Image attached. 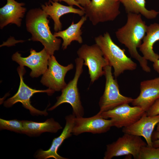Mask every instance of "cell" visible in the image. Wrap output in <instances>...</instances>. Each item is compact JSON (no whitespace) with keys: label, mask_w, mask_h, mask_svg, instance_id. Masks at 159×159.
<instances>
[{"label":"cell","mask_w":159,"mask_h":159,"mask_svg":"<svg viewBox=\"0 0 159 159\" xmlns=\"http://www.w3.org/2000/svg\"><path fill=\"white\" fill-rule=\"evenodd\" d=\"M153 141V147L154 148L159 147V131L153 132L152 137Z\"/></svg>","instance_id":"cell-26"},{"label":"cell","mask_w":159,"mask_h":159,"mask_svg":"<svg viewBox=\"0 0 159 159\" xmlns=\"http://www.w3.org/2000/svg\"><path fill=\"white\" fill-rule=\"evenodd\" d=\"M146 112L148 116H153L159 115V98L155 101Z\"/></svg>","instance_id":"cell-25"},{"label":"cell","mask_w":159,"mask_h":159,"mask_svg":"<svg viewBox=\"0 0 159 159\" xmlns=\"http://www.w3.org/2000/svg\"><path fill=\"white\" fill-rule=\"evenodd\" d=\"M159 40V23H154L147 26L146 34L139 47L143 56L147 60L154 62L159 59V55L153 50L154 44Z\"/></svg>","instance_id":"cell-19"},{"label":"cell","mask_w":159,"mask_h":159,"mask_svg":"<svg viewBox=\"0 0 159 159\" xmlns=\"http://www.w3.org/2000/svg\"><path fill=\"white\" fill-rule=\"evenodd\" d=\"M140 89L139 95L131 103L146 112L159 98V77L142 81Z\"/></svg>","instance_id":"cell-15"},{"label":"cell","mask_w":159,"mask_h":159,"mask_svg":"<svg viewBox=\"0 0 159 159\" xmlns=\"http://www.w3.org/2000/svg\"><path fill=\"white\" fill-rule=\"evenodd\" d=\"M153 67L154 69L159 73V59L153 63Z\"/></svg>","instance_id":"cell-29"},{"label":"cell","mask_w":159,"mask_h":159,"mask_svg":"<svg viewBox=\"0 0 159 159\" xmlns=\"http://www.w3.org/2000/svg\"><path fill=\"white\" fill-rule=\"evenodd\" d=\"M87 17L85 15L82 16L77 23L73 21L71 25L66 29L62 31L55 32L53 34L56 37H61L63 40L62 48L66 49L68 46L73 41H76L81 44L83 42L81 28L87 20Z\"/></svg>","instance_id":"cell-20"},{"label":"cell","mask_w":159,"mask_h":159,"mask_svg":"<svg viewBox=\"0 0 159 159\" xmlns=\"http://www.w3.org/2000/svg\"><path fill=\"white\" fill-rule=\"evenodd\" d=\"M80 5L83 7L90 4L91 2L90 0H74Z\"/></svg>","instance_id":"cell-28"},{"label":"cell","mask_w":159,"mask_h":159,"mask_svg":"<svg viewBox=\"0 0 159 159\" xmlns=\"http://www.w3.org/2000/svg\"><path fill=\"white\" fill-rule=\"evenodd\" d=\"M17 71L20 79L18 90L13 96L4 102V106L9 107L17 102H20L24 107L29 110L32 115L47 116L48 113L47 112V109L41 111L35 108L31 104L30 98L36 93L46 92L48 95H51L54 92L49 89L44 90H37L29 87L24 81L23 75L25 72L24 67L19 66L17 68Z\"/></svg>","instance_id":"cell-9"},{"label":"cell","mask_w":159,"mask_h":159,"mask_svg":"<svg viewBox=\"0 0 159 159\" xmlns=\"http://www.w3.org/2000/svg\"><path fill=\"white\" fill-rule=\"evenodd\" d=\"M50 55L44 48L40 51L37 52L31 49L30 54L24 57L18 52L14 54L12 59L20 66H26L31 69L30 76L32 77H37L43 74L47 69L48 62Z\"/></svg>","instance_id":"cell-12"},{"label":"cell","mask_w":159,"mask_h":159,"mask_svg":"<svg viewBox=\"0 0 159 159\" xmlns=\"http://www.w3.org/2000/svg\"><path fill=\"white\" fill-rule=\"evenodd\" d=\"M123 5L127 13L140 14L148 19L155 18L159 11L148 9L145 7V0H117Z\"/></svg>","instance_id":"cell-22"},{"label":"cell","mask_w":159,"mask_h":159,"mask_svg":"<svg viewBox=\"0 0 159 159\" xmlns=\"http://www.w3.org/2000/svg\"><path fill=\"white\" fill-rule=\"evenodd\" d=\"M145 112L139 107L123 104L108 111L98 113L103 118H110L113 126L118 128L130 125L138 120Z\"/></svg>","instance_id":"cell-10"},{"label":"cell","mask_w":159,"mask_h":159,"mask_svg":"<svg viewBox=\"0 0 159 159\" xmlns=\"http://www.w3.org/2000/svg\"><path fill=\"white\" fill-rule=\"evenodd\" d=\"M112 126L111 119L103 118L98 113L89 117H75L72 134L77 136L84 132L94 134L104 133Z\"/></svg>","instance_id":"cell-13"},{"label":"cell","mask_w":159,"mask_h":159,"mask_svg":"<svg viewBox=\"0 0 159 159\" xmlns=\"http://www.w3.org/2000/svg\"><path fill=\"white\" fill-rule=\"evenodd\" d=\"M112 67L108 65L103 68L105 83L104 93L99 102L100 108L99 112L100 113L108 111L123 104L131 103L133 99L121 94L117 81L112 75Z\"/></svg>","instance_id":"cell-5"},{"label":"cell","mask_w":159,"mask_h":159,"mask_svg":"<svg viewBox=\"0 0 159 159\" xmlns=\"http://www.w3.org/2000/svg\"><path fill=\"white\" fill-rule=\"evenodd\" d=\"M42 9L52 19L54 22V30L55 32L61 31L62 24L60 21V17L65 14L73 13L80 16L85 15L84 10L76 9L73 6H66L58 2L49 0L48 2L42 5Z\"/></svg>","instance_id":"cell-18"},{"label":"cell","mask_w":159,"mask_h":159,"mask_svg":"<svg viewBox=\"0 0 159 159\" xmlns=\"http://www.w3.org/2000/svg\"><path fill=\"white\" fill-rule=\"evenodd\" d=\"M75 117L73 114L67 115L65 117L66 124L60 135L52 140L50 148L48 150L40 149L37 152L35 157L38 159H47L53 158L55 159H67L59 155L57 153L59 147L64 140L70 137L72 134V130Z\"/></svg>","instance_id":"cell-16"},{"label":"cell","mask_w":159,"mask_h":159,"mask_svg":"<svg viewBox=\"0 0 159 159\" xmlns=\"http://www.w3.org/2000/svg\"><path fill=\"white\" fill-rule=\"evenodd\" d=\"M0 130H6L17 133L24 132L23 121L16 119L7 120L0 119Z\"/></svg>","instance_id":"cell-23"},{"label":"cell","mask_w":159,"mask_h":159,"mask_svg":"<svg viewBox=\"0 0 159 159\" xmlns=\"http://www.w3.org/2000/svg\"><path fill=\"white\" fill-rule=\"evenodd\" d=\"M159 122V115L148 116L145 112L136 122L130 125L123 127L122 132L140 137H143L145 140L147 145L153 147L152 138L155 126Z\"/></svg>","instance_id":"cell-14"},{"label":"cell","mask_w":159,"mask_h":159,"mask_svg":"<svg viewBox=\"0 0 159 159\" xmlns=\"http://www.w3.org/2000/svg\"><path fill=\"white\" fill-rule=\"evenodd\" d=\"M95 41L109 65L113 68L115 78L126 71H133L137 68V64L127 56L125 49H121L114 42L108 32L95 37Z\"/></svg>","instance_id":"cell-3"},{"label":"cell","mask_w":159,"mask_h":159,"mask_svg":"<svg viewBox=\"0 0 159 159\" xmlns=\"http://www.w3.org/2000/svg\"><path fill=\"white\" fill-rule=\"evenodd\" d=\"M54 1L58 2L59 1L61 2L63 1L67 4L69 6H73L74 5L78 7L79 9L83 10H84V8L80 5L77 2H76L74 0H52Z\"/></svg>","instance_id":"cell-27"},{"label":"cell","mask_w":159,"mask_h":159,"mask_svg":"<svg viewBox=\"0 0 159 159\" xmlns=\"http://www.w3.org/2000/svg\"><path fill=\"white\" fill-rule=\"evenodd\" d=\"M83 60L79 57L75 60L76 70L74 76L62 90L61 95L57 97V101L54 105L49 108L52 111L60 105L67 103L72 107L73 114L76 117H83L84 114V108L80 100V97L77 87L79 79L83 72Z\"/></svg>","instance_id":"cell-4"},{"label":"cell","mask_w":159,"mask_h":159,"mask_svg":"<svg viewBox=\"0 0 159 159\" xmlns=\"http://www.w3.org/2000/svg\"><path fill=\"white\" fill-rule=\"evenodd\" d=\"M147 26L140 14L128 13L126 23L117 29L115 34L119 42L127 48L131 56L138 61L142 70L148 73L151 69L148 60L137 50L146 34Z\"/></svg>","instance_id":"cell-1"},{"label":"cell","mask_w":159,"mask_h":159,"mask_svg":"<svg viewBox=\"0 0 159 159\" xmlns=\"http://www.w3.org/2000/svg\"><path fill=\"white\" fill-rule=\"evenodd\" d=\"M157 125L156 131H159V122Z\"/></svg>","instance_id":"cell-30"},{"label":"cell","mask_w":159,"mask_h":159,"mask_svg":"<svg viewBox=\"0 0 159 159\" xmlns=\"http://www.w3.org/2000/svg\"><path fill=\"white\" fill-rule=\"evenodd\" d=\"M78 57L84 60V65L88 67L91 82L93 83L104 74L103 68L109 65L98 45H82L77 51Z\"/></svg>","instance_id":"cell-7"},{"label":"cell","mask_w":159,"mask_h":159,"mask_svg":"<svg viewBox=\"0 0 159 159\" xmlns=\"http://www.w3.org/2000/svg\"><path fill=\"white\" fill-rule=\"evenodd\" d=\"M48 16L42 9H32L26 14V24L27 31L32 35L29 40L40 42L51 56L59 49L61 40L52 33Z\"/></svg>","instance_id":"cell-2"},{"label":"cell","mask_w":159,"mask_h":159,"mask_svg":"<svg viewBox=\"0 0 159 159\" xmlns=\"http://www.w3.org/2000/svg\"><path fill=\"white\" fill-rule=\"evenodd\" d=\"M138 159H159V147H151L147 145L142 146Z\"/></svg>","instance_id":"cell-24"},{"label":"cell","mask_w":159,"mask_h":159,"mask_svg":"<svg viewBox=\"0 0 159 159\" xmlns=\"http://www.w3.org/2000/svg\"><path fill=\"white\" fill-rule=\"evenodd\" d=\"M120 3L117 0H91L83 7L85 15L94 26L113 21L120 13Z\"/></svg>","instance_id":"cell-6"},{"label":"cell","mask_w":159,"mask_h":159,"mask_svg":"<svg viewBox=\"0 0 159 159\" xmlns=\"http://www.w3.org/2000/svg\"><path fill=\"white\" fill-rule=\"evenodd\" d=\"M24 134L29 136L38 135L46 132L55 133L62 127L59 123L53 118L47 120L43 122L23 120Z\"/></svg>","instance_id":"cell-21"},{"label":"cell","mask_w":159,"mask_h":159,"mask_svg":"<svg viewBox=\"0 0 159 159\" xmlns=\"http://www.w3.org/2000/svg\"><path fill=\"white\" fill-rule=\"evenodd\" d=\"M48 66L47 69L43 74L41 82L54 92L61 91L67 85L65 77L67 72L73 69V64L62 66L58 62L54 55H52L49 59Z\"/></svg>","instance_id":"cell-11"},{"label":"cell","mask_w":159,"mask_h":159,"mask_svg":"<svg viewBox=\"0 0 159 159\" xmlns=\"http://www.w3.org/2000/svg\"><path fill=\"white\" fill-rule=\"evenodd\" d=\"M147 145L140 137L124 133L116 141L107 145L103 158L131 155L134 159H138L141 148Z\"/></svg>","instance_id":"cell-8"},{"label":"cell","mask_w":159,"mask_h":159,"mask_svg":"<svg viewBox=\"0 0 159 159\" xmlns=\"http://www.w3.org/2000/svg\"><path fill=\"white\" fill-rule=\"evenodd\" d=\"M25 4L15 0H7V3L0 9V28L2 29L9 24L21 26L22 18L26 11Z\"/></svg>","instance_id":"cell-17"}]
</instances>
